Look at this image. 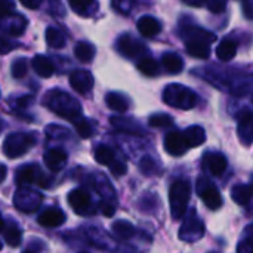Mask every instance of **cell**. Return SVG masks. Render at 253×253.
Masks as SVG:
<instances>
[{"label": "cell", "mask_w": 253, "mask_h": 253, "mask_svg": "<svg viewBox=\"0 0 253 253\" xmlns=\"http://www.w3.org/2000/svg\"><path fill=\"white\" fill-rule=\"evenodd\" d=\"M44 37L47 46L52 49H62L65 46V36L62 34V31H59L55 27H49L44 33Z\"/></svg>", "instance_id": "29"}, {"label": "cell", "mask_w": 253, "mask_h": 253, "mask_svg": "<svg viewBox=\"0 0 253 253\" xmlns=\"http://www.w3.org/2000/svg\"><path fill=\"white\" fill-rule=\"evenodd\" d=\"M99 211H101L102 215H105L107 218H111V216H114V213H116V208H114L113 205L107 203V202H101V203H99Z\"/></svg>", "instance_id": "42"}, {"label": "cell", "mask_w": 253, "mask_h": 253, "mask_svg": "<svg viewBox=\"0 0 253 253\" xmlns=\"http://www.w3.org/2000/svg\"><path fill=\"white\" fill-rule=\"evenodd\" d=\"M182 36L185 40H190V39H197V40H205L208 43H213L216 40V36L205 28H200L197 25H187V27H182Z\"/></svg>", "instance_id": "22"}, {"label": "cell", "mask_w": 253, "mask_h": 253, "mask_svg": "<svg viewBox=\"0 0 253 253\" xmlns=\"http://www.w3.org/2000/svg\"><path fill=\"white\" fill-rule=\"evenodd\" d=\"M148 125L153 127H168L173 125V119L168 114H154L148 119Z\"/></svg>", "instance_id": "36"}, {"label": "cell", "mask_w": 253, "mask_h": 253, "mask_svg": "<svg viewBox=\"0 0 253 253\" xmlns=\"http://www.w3.org/2000/svg\"><path fill=\"white\" fill-rule=\"evenodd\" d=\"M31 65H33V70L36 71V74L42 79H47L55 73L53 62L43 55H36L31 61Z\"/></svg>", "instance_id": "21"}, {"label": "cell", "mask_w": 253, "mask_h": 253, "mask_svg": "<svg viewBox=\"0 0 253 253\" xmlns=\"http://www.w3.org/2000/svg\"><path fill=\"white\" fill-rule=\"evenodd\" d=\"M3 240L6 242V245H9L10 248H16L21 245L22 242V234H21V230L19 227L13 222V221H7L4 219L3 221Z\"/></svg>", "instance_id": "19"}, {"label": "cell", "mask_w": 253, "mask_h": 253, "mask_svg": "<svg viewBox=\"0 0 253 253\" xmlns=\"http://www.w3.org/2000/svg\"><path fill=\"white\" fill-rule=\"evenodd\" d=\"M111 230H113L114 236L122 239V240H129V239H132L135 236V227L127 221H122V219L116 221L113 224Z\"/></svg>", "instance_id": "31"}, {"label": "cell", "mask_w": 253, "mask_h": 253, "mask_svg": "<svg viewBox=\"0 0 253 253\" xmlns=\"http://www.w3.org/2000/svg\"><path fill=\"white\" fill-rule=\"evenodd\" d=\"M105 102L108 105L110 110L117 111V113H126L129 108V101L126 99V96H123L122 93L117 92H110L105 95Z\"/></svg>", "instance_id": "26"}, {"label": "cell", "mask_w": 253, "mask_h": 253, "mask_svg": "<svg viewBox=\"0 0 253 253\" xmlns=\"http://www.w3.org/2000/svg\"><path fill=\"white\" fill-rule=\"evenodd\" d=\"M185 1L187 4H191V6H202L203 3H208V0H182Z\"/></svg>", "instance_id": "45"}, {"label": "cell", "mask_w": 253, "mask_h": 253, "mask_svg": "<svg viewBox=\"0 0 253 253\" xmlns=\"http://www.w3.org/2000/svg\"><path fill=\"white\" fill-rule=\"evenodd\" d=\"M36 142L34 133H9L3 141V154L9 159H18L24 156Z\"/></svg>", "instance_id": "4"}, {"label": "cell", "mask_w": 253, "mask_h": 253, "mask_svg": "<svg viewBox=\"0 0 253 253\" xmlns=\"http://www.w3.org/2000/svg\"><path fill=\"white\" fill-rule=\"evenodd\" d=\"M95 159L99 165L102 166H111L117 159H116V153L113 148H110L108 145H98L95 150Z\"/></svg>", "instance_id": "30"}, {"label": "cell", "mask_w": 253, "mask_h": 253, "mask_svg": "<svg viewBox=\"0 0 253 253\" xmlns=\"http://www.w3.org/2000/svg\"><path fill=\"white\" fill-rule=\"evenodd\" d=\"M136 67H138V70H139L142 74H145V76H148V77H156V76H159L160 71H162L160 64H159L154 58H151V56H145V58L139 59V62H138Z\"/></svg>", "instance_id": "28"}, {"label": "cell", "mask_w": 253, "mask_h": 253, "mask_svg": "<svg viewBox=\"0 0 253 253\" xmlns=\"http://www.w3.org/2000/svg\"><path fill=\"white\" fill-rule=\"evenodd\" d=\"M37 222L44 228H56L65 222V213L58 208H49L39 215Z\"/></svg>", "instance_id": "14"}, {"label": "cell", "mask_w": 253, "mask_h": 253, "mask_svg": "<svg viewBox=\"0 0 253 253\" xmlns=\"http://www.w3.org/2000/svg\"><path fill=\"white\" fill-rule=\"evenodd\" d=\"M163 101L169 107L179 108V110H190L194 108L197 104V95L190 87L182 84H168L163 90Z\"/></svg>", "instance_id": "3"}, {"label": "cell", "mask_w": 253, "mask_h": 253, "mask_svg": "<svg viewBox=\"0 0 253 253\" xmlns=\"http://www.w3.org/2000/svg\"><path fill=\"white\" fill-rule=\"evenodd\" d=\"M117 49L126 58H136V56H139V55L147 52V47L138 39H135L130 34H123V36L119 37Z\"/></svg>", "instance_id": "8"}, {"label": "cell", "mask_w": 253, "mask_h": 253, "mask_svg": "<svg viewBox=\"0 0 253 253\" xmlns=\"http://www.w3.org/2000/svg\"><path fill=\"white\" fill-rule=\"evenodd\" d=\"M70 6L79 15H89L96 9V0H70Z\"/></svg>", "instance_id": "33"}, {"label": "cell", "mask_w": 253, "mask_h": 253, "mask_svg": "<svg viewBox=\"0 0 253 253\" xmlns=\"http://www.w3.org/2000/svg\"><path fill=\"white\" fill-rule=\"evenodd\" d=\"M197 194L203 200V203L211 209V211H218L222 206V196L219 190L211 184L206 178H200L197 182Z\"/></svg>", "instance_id": "6"}, {"label": "cell", "mask_w": 253, "mask_h": 253, "mask_svg": "<svg viewBox=\"0 0 253 253\" xmlns=\"http://www.w3.org/2000/svg\"><path fill=\"white\" fill-rule=\"evenodd\" d=\"M228 166V160L221 153H208L203 157V168L213 176H221Z\"/></svg>", "instance_id": "12"}, {"label": "cell", "mask_w": 253, "mask_h": 253, "mask_svg": "<svg viewBox=\"0 0 253 253\" xmlns=\"http://www.w3.org/2000/svg\"><path fill=\"white\" fill-rule=\"evenodd\" d=\"M6 173H7V169H6V166H1V182L6 179Z\"/></svg>", "instance_id": "46"}, {"label": "cell", "mask_w": 253, "mask_h": 253, "mask_svg": "<svg viewBox=\"0 0 253 253\" xmlns=\"http://www.w3.org/2000/svg\"><path fill=\"white\" fill-rule=\"evenodd\" d=\"M33 96L31 95H27V96H22V98H19L18 99V105L19 107H24V108H27V107H30L31 104H33Z\"/></svg>", "instance_id": "44"}, {"label": "cell", "mask_w": 253, "mask_h": 253, "mask_svg": "<svg viewBox=\"0 0 253 253\" xmlns=\"http://www.w3.org/2000/svg\"><path fill=\"white\" fill-rule=\"evenodd\" d=\"M10 73H12L13 79H16V80L24 79L28 73V61L25 58H16L10 67Z\"/></svg>", "instance_id": "34"}, {"label": "cell", "mask_w": 253, "mask_h": 253, "mask_svg": "<svg viewBox=\"0 0 253 253\" xmlns=\"http://www.w3.org/2000/svg\"><path fill=\"white\" fill-rule=\"evenodd\" d=\"M44 163L47 166L49 170L52 172H59L64 169V166L67 165L68 156L62 148H50L44 153Z\"/></svg>", "instance_id": "16"}, {"label": "cell", "mask_w": 253, "mask_h": 253, "mask_svg": "<svg viewBox=\"0 0 253 253\" xmlns=\"http://www.w3.org/2000/svg\"><path fill=\"white\" fill-rule=\"evenodd\" d=\"M237 53V43L233 40H222L218 46H216V56L222 61V62H228L231 61Z\"/></svg>", "instance_id": "27"}, {"label": "cell", "mask_w": 253, "mask_h": 253, "mask_svg": "<svg viewBox=\"0 0 253 253\" xmlns=\"http://www.w3.org/2000/svg\"><path fill=\"white\" fill-rule=\"evenodd\" d=\"M203 234H205L203 222L200 219H197V216H191V218L185 219V222L182 224L179 237L187 243H194L199 239H202Z\"/></svg>", "instance_id": "10"}, {"label": "cell", "mask_w": 253, "mask_h": 253, "mask_svg": "<svg viewBox=\"0 0 253 253\" xmlns=\"http://www.w3.org/2000/svg\"><path fill=\"white\" fill-rule=\"evenodd\" d=\"M188 142L185 139V135L184 132H179V130H172L166 135L165 138V150L170 154V156H175V157H179V156H184L188 150Z\"/></svg>", "instance_id": "9"}, {"label": "cell", "mask_w": 253, "mask_h": 253, "mask_svg": "<svg viewBox=\"0 0 253 253\" xmlns=\"http://www.w3.org/2000/svg\"><path fill=\"white\" fill-rule=\"evenodd\" d=\"M68 203L73 211L79 215H93L95 209L92 208L90 194L83 188H76L68 193Z\"/></svg>", "instance_id": "7"}, {"label": "cell", "mask_w": 253, "mask_h": 253, "mask_svg": "<svg viewBox=\"0 0 253 253\" xmlns=\"http://www.w3.org/2000/svg\"><path fill=\"white\" fill-rule=\"evenodd\" d=\"M44 105H47L49 110L67 120H74L80 114V104L68 93L59 90H50L49 93H46Z\"/></svg>", "instance_id": "1"}, {"label": "cell", "mask_w": 253, "mask_h": 253, "mask_svg": "<svg viewBox=\"0 0 253 253\" xmlns=\"http://www.w3.org/2000/svg\"><path fill=\"white\" fill-rule=\"evenodd\" d=\"M136 28H138V31H139L144 37L150 39V37L157 36V34L162 31V24H160V21L156 19L154 16L145 15V16H142V18L138 19Z\"/></svg>", "instance_id": "17"}, {"label": "cell", "mask_w": 253, "mask_h": 253, "mask_svg": "<svg viewBox=\"0 0 253 253\" xmlns=\"http://www.w3.org/2000/svg\"><path fill=\"white\" fill-rule=\"evenodd\" d=\"M185 50L188 55L199 58V59H206L211 56V43L205 40H197V39H190L185 40Z\"/></svg>", "instance_id": "18"}, {"label": "cell", "mask_w": 253, "mask_h": 253, "mask_svg": "<svg viewBox=\"0 0 253 253\" xmlns=\"http://www.w3.org/2000/svg\"><path fill=\"white\" fill-rule=\"evenodd\" d=\"M208 7L213 13H221L227 7V0H208Z\"/></svg>", "instance_id": "39"}, {"label": "cell", "mask_w": 253, "mask_h": 253, "mask_svg": "<svg viewBox=\"0 0 253 253\" xmlns=\"http://www.w3.org/2000/svg\"><path fill=\"white\" fill-rule=\"evenodd\" d=\"M49 181H50V178L44 176V175L40 172L39 166H36V165H24V166H21V168L18 169V172H16V175H15V182H16L19 187L28 185V184H34V182H36V184L40 185L42 188H47V187H50Z\"/></svg>", "instance_id": "5"}, {"label": "cell", "mask_w": 253, "mask_h": 253, "mask_svg": "<svg viewBox=\"0 0 253 253\" xmlns=\"http://www.w3.org/2000/svg\"><path fill=\"white\" fill-rule=\"evenodd\" d=\"M74 55L82 62H90L95 56V47L89 42H79L74 46Z\"/></svg>", "instance_id": "32"}, {"label": "cell", "mask_w": 253, "mask_h": 253, "mask_svg": "<svg viewBox=\"0 0 253 253\" xmlns=\"http://www.w3.org/2000/svg\"><path fill=\"white\" fill-rule=\"evenodd\" d=\"M184 135H185V139L188 142V147L190 148H196V147H200L205 141H206V132L202 126H190L184 130Z\"/></svg>", "instance_id": "24"}, {"label": "cell", "mask_w": 253, "mask_h": 253, "mask_svg": "<svg viewBox=\"0 0 253 253\" xmlns=\"http://www.w3.org/2000/svg\"><path fill=\"white\" fill-rule=\"evenodd\" d=\"M191 197V187L187 179H178L175 181L169 188V205H170V213L175 221L184 218L187 212V206L190 203Z\"/></svg>", "instance_id": "2"}, {"label": "cell", "mask_w": 253, "mask_h": 253, "mask_svg": "<svg viewBox=\"0 0 253 253\" xmlns=\"http://www.w3.org/2000/svg\"><path fill=\"white\" fill-rule=\"evenodd\" d=\"M237 133L245 145L253 144V111L245 110L239 116V126H237Z\"/></svg>", "instance_id": "13"}, {"label": "cell", "mask_w": 253, "mask_h": 253, "mask_svg": "<svg viewBox=\"0 0 253 253\" xmlns=\"http://www.w3.org/2000/svg\"><path fill=\"white\" fill-rule=\"evenodd\" d=\"M154 166H156V163L150 159V157H145V159H142V162H141V165H139V168H141V170L145 173V175H153L154 172Z\"/></svg>", "instance_id": "40"}, {"label": "cell", "mask_w": 253, "mask_h": 253, "mask_svg": "<svg viewBox=\"0 0 253 253\" xmlns=\"http://www.w3.org/2000/svg\"><path fill=\"white\" fill-rule=\"evenodd\" d=\"M252 187H253V181H252Z\"/></svg>", "instance_id": "47"}, {"label": "cell", "mask_w": 253, "mask_h": 253, "mask_svg": "<svg viewBox=\"0 0 253 253\" xmlns=\"http://www.w3.org/2000/svg\"><path fill=\"white\" fill-rule=\"evenodd\" d=\"M231 199L240 205V206H246L251 203L253 199V187L251 185H245V184H237L231 188Z\"/></svg>", "instance_id": "23"}, {"label": "cell", "mask_w": 253, "mask_h": 253, "mask_svg": "<svg viewBox=\"0 0 253 253\" xmlns=\"http://www.w3.org/2000/svg\"><path fill=\"white\" fill-rule=\"evenodd\" d=\"M25 7H28V9H37V7H40V4L43 3V0H19Z\"/></svg>", "instance_id": "43"}, {"label": "cell", "mask_w": 253, "mask_h": 253, "mask_svg": "<svg viewBox=\"0 0 253 253\" xmlns=\"http://www.w3.org/2000/svg\"><path fill=\"white\" fill-rule=\"evenodd\" d=\"M111 125L119 130V132H125L129 135H136V136H142L145 132L144 129H141L138 126L136 122L130 120V119H123V117H111L110 119Z\"/></svg>", "instance_id": "20"}, {"label": "cell", "mask_w": 253, "mask_h": 253, "mask_svg": "<svg viewBox=\"0 0 253 253\" xmlns=\"http://www.w3.org/2000/svg\"><path fill=\"white\" fill-rule=\"evenodd\" d=\"M70 84L79 93H89L93 87V76L87 70H76L70 74Z\"/></svg>", "instance_id": "11"}, {"label": "cell", "mask_w": 253, "mask_h": 253, "mask_svg": "<svg viewBox=\"0 0 253 253\" xmlns=\"http://www.w3.org/2000/svg\"><path fill=\"white\" fill-rule=\"evenodd\" d=\"M162 64L165 67V70L170 74H178L182 71L184 68V61L179 55L173 53V52H166L162 56Z\"/></svg>", "instance_id": "25"}, {"label": "cell", "mask_w": 253, "mask_h": 253, "mask_svg": "<svg viewBox=\"0 0 253 253\" xmlns=\"http://www.w3.org/2000/svg\"><path fill=\"white\" fill-rule=\"evenodd\" d=\"M25 25H27V21L21 15H16L15 19H12L10 24H9V34L13 36V37L21 36L25 31Z\"/></svg>", "instance_id": "35"}, {"label": "cell", "mask_w": 253, "mask_h": 253, "mask_svg": "<svg viewBox=\"0 0 253 253\" xmlns=\"http://www.w3.org/2000/svg\"><path fill=\"white\" fill-rule=\"evenodd\" d=\"M110 170H111V173H113L114 176H123V175L127 172V166H126V163H125L123 160L117 159V160L110 166Z\"/></svg>", "instance_id": "38"}, {"label": "cell", "mask_w": 253, "mask_h": 253, "mask_svg": "<svg viewBox=\"0 0 253 253\" xmlns=\"http://www.w3.org/2000/svg\"><path fill=\"white\" fill-rule=\"evenodd\" d=\"M40 203V196H37V193L31 191V190H24V191H18L16 197H15V205L19 211L22 212H33L39 208Z\"/></svg>", "instance_id": "15"}, {"label": "cell", "mask_w": 253, "mask_h": 253, "mask_svg": "<svg viewBox=\"0 0 253 253\" xmlns=\"http://www.w3.org/2000/svg\"><path fill=\"white\" fill-rule=\"evenodd\" d=\"M76 132H77V135H79L80 138H83V139L90 138V135L93 133V126H92L90 120H87V119L79 120V122L76 123Z\"/></svg>", "instance_id": "37"}, {"label": "cell", "mask_w": 253, "mask_h": 253, "mask_svg": "<svg viewBox=\"0 0 253 253\" xmlns=\"http://www.w3.org/2000/svg\"><path fill=\"white\" fill-rule=\"evenodd\" d=\"M13 7H15L13 0H0V15L3 18L7 16L9 13H12Z\"/></svg>", "instance_id": "41"}]
</instances>
